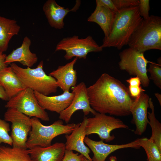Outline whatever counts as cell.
I'll use <instances>...</instances> for the list:
<instances>
[{"mask_svg": "<svg viewBox=\"0 0 161 161\" xmlns=\"http://www.w3.org/2000/svg\"><path fill=\"white\" fill-rule=\"evenodd\" d=\"M90 105L96 112L118 116L131 114L134 101L128 88L120 81L107 73L87 87Z\"/></svg>", "mask_w": 161, "mask_h": 161, "instance_id": "cell-1", "label": "cell"}, {"mask_svg": "<svg viewBox=\"0 0 161 161\" xmlns=\"http://www.w3.org/2000/svg\"><path fill=\"white\" fill-rule=\"evenodd\" d=\"M143 19L140 15L138 6L119 10L111 32L104 38L101 47H113L120 49L128 45L131 36Z\"/></svg>", "mask_w": 161, "mask_h": 161, "instance_id": "cell-2", "label": "cell"}, {"mask_svg": "<svg viewBox=\"0 0 161 161\" xmlns=\"http://www.w3.org/2000/svg\"><path fill=\"white\" fill-rule=\"evenodd\" d=\"M129 47L144 53L152 49L161 50V18L154 15L143 19L131 36Z\"/></svg>", "mask_w": 161, "mask_h": 161, "instance_id": "cell-3", "label": "cell"}, {"mask_svg": "<svg viewBox=\"0 0 161 161\" xmlns=\"http://www.w3.org/2000/svg\"><path fill=\"white\" fill-rule=\"evenodd\" d=\"M10 65L26 88H30L46 96L57 91L58 87L57 81L54 78L46 74L43 69V61L33 69L23 68L15 63Z\"/></svg>", "mask_w": 161, "mask_h": 161, "instance_id": "cell-4", "label": "cell"}, {"mask_svg": "<svg viewBox=\"0 0 161 161\" xmlns=\"http://www.w3.org/2000/svg\"><path fill=\"white\" fill-rule=\"evenodd\" d=\"M31 119L32 128L26 142L27 148L29 149L36 146H49L54 138L63 134H70L79 124L64 125L62 120H59L50 125L45 126L37 118L33 117Z\"/></svg>", "mask_w": 161, "mask_h": 161, "instance_id": "cell-5", "label": "cell"}, {"mask_svg": "<svg viewBox=\"0 0 161 161\" xmlns=\"http://www.w3.org/2000/svg\"><path fill=\"white\" fill-rule=\"evenodd\" d=\"M144 53L131 47L126 48L119 53L120 61L118 65L121 70L139 78L142 86L147 87L150 82L147 66L148 63L151 62L145 58Z\"/></svg>", "mask_w": 161, "mask_h": 161, "instance_id": "cell-6", "label": "cell"}, {"mask_svg": "<svg viewBox=\"0 0 161 161\" xmlns=\"http://www.w3.org/2000/svg\"><path fill=\"white\" fill-rule=\"evenodd\" d=\"M103 49L90 35L84 38L74 35L62 39L57 44L55 51H64V58L67 60L74 57L86 59L89 52H100Z\"/></svg>", "mask_w": 161, "mask_h": 161, "instance_id": "cell-7", "label": "cell"}, {"mask_svg": "<svg viewBox=\"0 0 161 161\" xmlns=\"http://www.w3.org/2000/svg\"><path fill=\"white\" fill-rule=\"evenodd\" d=\"M5 106L16 109L29 117H35L44 121L49 120L47 112L39 104L34 91L29 88L10 99Z\"/></svg>", "mask_w": 161, "mask_h": 161, "instance_id": "cell-8", "label": "cell"}, {"mask_svg": "<svg viewBox=\"0 0 161 161\" xmlns=\"http://www.w3.org/2000/svg\"><path fill=\"white\" fill-rule=\"evenodd\" d=\"M128 128L119 118L97 112L94 117L87 118L86 133V135L97 134L101 140L109 142L115 138L114 135L110 134L113 130Z\"/></svg>", "mask_w": 161, "mask_h": 161, "instance_id": "cell-9", "label": "cell"}, {"mask_svg": "<svg viewBox=\"0 0 161 161\" xmlns=\"http://www.w3.org/2000/svg\"><path fill=\"white\" fill-rule=\"evenodd\" d=\"M4 119L12 124L11 137L13 147L27 149V136L32 128L31 118L16 109L8 108Z\"/></svg>", "mask_w": 161, "mask_h": 161, "instance_id": "cell-10", "label": "cell"}, {"mask_svg": "<svg viewBox=\"0 0 161 161\" xmlns=\"http://www.w3.org/2000/svg\"><path fill=\"white\" fill-rule=\"evenodd\" d=\"M75 93L72 100L69 106L61 112L59 118L68 123L73 114L77 111L81 110L84 115L90 113L95 115L97 113L91 107L87 94V87L85 83L81 82L71 88Z\"/></svg>", "mask_w": 161, "mask_h": 161, "instance_id": "cell-11", "label": "cell"}, {"mask_svg": "<svg viewBox=\"0 0 161 161\" xmlns=\"http://www.w3.org/2000/svg\"><path fill=\"white\" fill-rule=\"evenodd\" d=\"M149 95L142 92L140 96L135 99L130 111L133 121L136 126L135 134L140 135L145 131L148 124L147 110L149 107Z\"/></svg>", "mask_w": 161, "mask_h": 161, "instance_id": "cell-12", "label": "cell"}, {"mask_svg": "<svg viewBox=\"0 0 161 161\" xmlns=\"http://www.w3.org/2000/svg\"><path fill=\"white\" fill-rule=\"evenodd\" d=\"M84 142L93 154L92 161H105L110 154L119 149L140 147L138 144V139L125 144L110 145L104 143L102 140L95 141L86 137L84 139Z\"/></svg>", "mask_w": 161, "mask_h": 161, "instance_id": "cell-13", "label": "cell"}, {"mask_svg": "<svg viewBox=\"0 0 161 161\" xmlns=\"http://www.w3.org/2000/svg\"><path fill=\"white\" fill-rule=\"evenodd\" d=\"M77 1L73 8L70 10L59 5L55 0L47 1L43 6V10L49 25L56 29L64 28L65 16L69 12L75 11L78 9L80 1Z\"/></svg>", "mask_w": 161, "mask_h": 161, "instance_id": "cell-14", "label": "cell"}, {"mask_svg": "<svg viewBox=\"0 0 161 161\" xmlns=\"http://www.w3.org/2000/svg\"><path fill=\"white\" fill-rule=\"evenodd\" d=\"M40 105L44 110L60 114L68 107L72 102L75 95L73 91L63 92L62 94L49 96L34 91Z\"/></svg>", "mask_w": 161, "mask_h": 161, "instance_id": "cell-15", "label": "cell"}, {"mask_svg": "<svg viewBox=\"0 0 161 161\" xmlns=\"http://www.w3.org/2000/svg\"><path fill=\"white\" fill-rule=\"evenodd\" d=\"M87 117H84L81 123H79L77 127L70 134H66V150L75 151L80 153L89 160L92 161L89 155L90 149L84 144V140L86 137V128Z\"/></svg>", "mask_w": 161, "mask_h": 161, "instance_id": "cell-16", "label": "cell"}, {"mask_svg": "<svg viewBox=\"0 0 161 161\" xmlns=\"http://www.w3.org/2000/svg\"><path fill=\"white\" fill-rule=\"evenodd\" d=\"M78 59L74 58L71 61L58 66L49 74L56 79L58 87L63 92L69 91L70 88L76 85L77 72L74 67Z\"/></svg>", "mask_w": 161, "mask_h": 161, "instance_id": "cell-17", "label": "cell"}, {"mask_svg": "<svg viewBox=\"0 0 161 161\" xmlns=\"http://www.w3.org/2000/svg\"><path fill=\"white\" fill-rule=\"evenodd\" d=\"M66 149L65 143L56 142L46 147L36 146L27 151L33 161H62Z\"/></svg>", "mask_w": 161, "mask_h": 161, "instance_id": "cell-18", "label": "cell"}, {"mask_svg": "<svg viewBox=\"0 0 161 161\" xmlns=\"http://www.w3.org/2000/svg\"><path fill=\"white\" fill-rule=\"evenodd\" d=\"M31 43L28 37H25L21 45L6 56L5 63L8 65L14 62H19L24 66L32 67L38 61V58L36 54L32 52L30 49Z\"/></svg>", "mask_w": 161, "mask_h": 161, "instance_id": "cell-19", "label": "cell"}, {"mask_svg": "<svg viewBox=\"0 0 161 161\" xmlns=\"http://www.w3.org/2000/svg\"><path fill=\"white\" fill-rule=\"evenodd\" d=\"M117 12L104 7L97 6L94 11L88 18V21L97 23L103 31L107 38L110 34Z\"/></svg>", "mask_w": 161, "mask_h": 161, "instance_id": "cell-20", "label": "cell"}, {"mask_svg": "<svg viewBox=\"0 0 161 161\" xmlns=\"http://www.w3.org/2000/svg\"><path fill=\"white\" fill-rule=\"evenodd\" d=\"M0 84L9 100L26 88L10 66L0 71Z\"/></svg>", "mask_w": 161, "mask_h": 161, "instance_id": "cell-21", "label": "cell"}, {"mask_svg": "<svg viewBox=\"0 0 161 161\" xmlns=\"http://www.w3.org/2000/svg\"><path fill=\"white\" fill-rule=\"evenodd\" d=\"M21 27L17 21L0 16V52H6L9 43L14 36L18 35Z\"/></svg>", "mask_w": 161, "mask_h": 161, "instance_id": "cell-22", "label": "cell"}, {"mask_svg": "<svg viewBox=\"0 0 161 161\" xmlns=\"http://www.w3.org/2000/svg\"><path fill=\"white\" fill-rule=\"evenodd\" d=\"M0 161H33L27 149L0 145Z\"/></svg>", "mask_w": 161, "mask_h": 161, "instance_id": "cell-23", "label": "cell"}, {"mask_svg": "<svg viewBox=\"0 0 161 161\" xmlns=\"http://www.w3.org/2000/svg\"><path fill=\"white\" fill-rule=\"evenodd\" d=\"M148 103L151 112H148V117L149 120L148 124L152 130V135L149 139L155 143L161 151V124L155 117L154 106L151 98H149Z\"/></svg>", "mask_w": 161, "mask_h": 161, "instance_id": "cell-24", "label": "cell"}, {"mask_svg": "<svg viewBox=\"0 0 161 161\" xmlns=\"http://www.w3.org/2000/svg\"><path fill=\"white\" fill-rule=\"evenodd\" d=\"M138 144L146 154L148 161H161V151L157 145L149 139H138Z\"/></svg>", "mask_w": 161, "mask_h": 161, "instance_id": "cell-25", "label": "cell"}, {"mask_svg": "<svg viewBox=\"0 0 161 161\" xmlns=\"http://www.w3.org/2000/svg\"><path fill=\"white\" fill-rule=\"evenodd\" d=\"M147 71L150 74L149 78L153 80L155 85L159 89H161V65L151 62L149 65Z\"/></svg>", "mask_w": 161, "mask_h": 161, "instance_id": "cell-26", "label": "cell"}, {"mask_svg": "<svg viewBox=\"0 0 161 161\" xmlns=\"http://www.w3.org/2000/svg\"><path fill=\"white\" fill-rule=\"evenodd\" d=\"M10 131L9 123L5 120L0 119V144L3 143L13 145V140L8 134Z\"/></svg>", "mask_w": 161, "mask_h": 161, "instance_id": "cell-27", "label": "cell"}, {"mask_svg": "<svg viewBox=\"0 0 161 161\" xmlns=\"http://www.w3.org/2000/svg\"><path fill=\"white\" fill-rule=\"evenodd\" d=\"M116 8L118 10L127 8L137 6L138 0H112Z\"/></svg>", "mask_w": 161, "mask_h": 161, "instance_id": "cell-28", "label": "cell"}, {"mask_svg": "<svg viewBox=\"0 0 161 161\" xmlns=\"http://www.w3.org/2000/svg\"><path fill=\"white\" fill-rule=\"evenodd\" d=\"M138 4L140 16L143 19L148 18L150 16L149 12L150 9L149 0H140Z\"/></svg>", "mask_w": 161, "mask_h": 161, "instance_id": "cell-29", "label": "cell"}, {"mask_svg": "<svg viewBox=\"0 0 161 161\" xmlns=\"http://www.w3.org/2000/svg\"><path fill=\"white\" fill-rule=\"evenodd\" d=\"M83 156L78 153H74L73 151L66 149L62 161H81Z\"/></svg>", "mask_w": 161, "mask_h": 161, "instance_id": "cell-30", "label": "cell"}, {"mask_svg": "<svg viewBox=\"0 0 161 161\" xmlns=\"http://www.w3.org/2000/svg\"><path fill=\"white\" fill-rule=\"evenodd\" d=\"M128 89L130 96L134 99L139 97L141 93L145 91L140 85H129Z\"/></svg>", "mask_w": 161, "mask_h": 161, "instance_id": "cell-31", "label": "cell"}, {"mask_svg": "<svg viewBox=\"0 0 161 161\" xmlns=\"http://www.w3.org/2000/svg\"><path fill=\"white\" fill-rule=\"evenodd\" d=\"M96 5L101 6L117 12L119 10L116 8L112 0H96Z\"/></svg>", "mask_w": 161, "mask_h": 161, "instance_id": "cell-32", "label": "cell"}, {"mask_svg": "<svg viewBox=\"0 0 161 161\" xmlns=\"http://www.w3.org/2000/svg\"><path fill=\"white\" fill-rule=\"evenodd\" d=\"M126 81L129 83L130 85H140L141 84L140 79L137 76L131 77L126 80Z\"/></svg>", "mask_w": 161, "mask_h": 161, "instance_id": "cell-33", "label": "cell"}, {"mask_svg": "<svg viewBox=\"0 0 161 161\" xmlns=\"http://www.w3.org/2000/svg\"><path fill=\"white\" fill-rule=\"evenodd\" d=\"M7 55L3 53H0V71L7 66V65L5 63Z\"/></svg>", "mask_w": 161, "mask_h": 161, "instance_id": "cell-34", "label": "cell"}, {"mask_svg": "<svg viewBox=\"0 0 161 161\" xmlns=\"http://www.w3.org/2000/svg\"><path fill=\"white\" fill-rule=\"evenodd\" d=\"M0 98L4 100H8L6 92L2 86L0 84Z\"/></svg>", "mask_w": 161, "mask_h": 161, "instance_id": "cell-35", "label": "cell"}, {"mask_svg": "<svg viewBox=\"0 0 161 161\" xmlns=\"http://www.w3.org/2000/svg\"><path fill=\"white\" fill-rule=\"evenodd\" d=\"M155 95L157 98L159 102L160 105H161V95L158 93H156L155 94Z\"/></svg>", "mask_w": 161, "mask_h": 161, "instance_id": "cell-36", "label": "cell"}, {"mask_svg": "<svg viewBox=\"0 0 161 161\" xmlns=\"http://www.w3.org/2000/svg\"><path fill=\"white\" fill-rule=\"evenodd\" d=\"M109 161H117V158L115 156H111L109 158Z\"/></svg>", "mask_w": 161, "mask_h": 161, "instance_id": "cell-37", "label": "cell"}, {"mask_svg": "<svg viewBox=\"0 0 161 161\" xmlns=\"http://www.w3.org/2000/svg\"><path fill=\"white\" fill-rule=\"evenodd\" d=\"M81 161H90L88 159H87L85 157L83 156V158Z\"/></svg>", "mask_w": 161, "mask_h": 161, "instance_id": "cell-38", "label": "cell"}, {"mask_svg": "<svg viewBox=\"0 0 161 161\" xmlns=\"http://www.w3.org/2000/svg\"></svg>", "mask_w": 161, "mask_h": 161, "instance_id": "cell-39", "label": "cell"}]
</instances>
